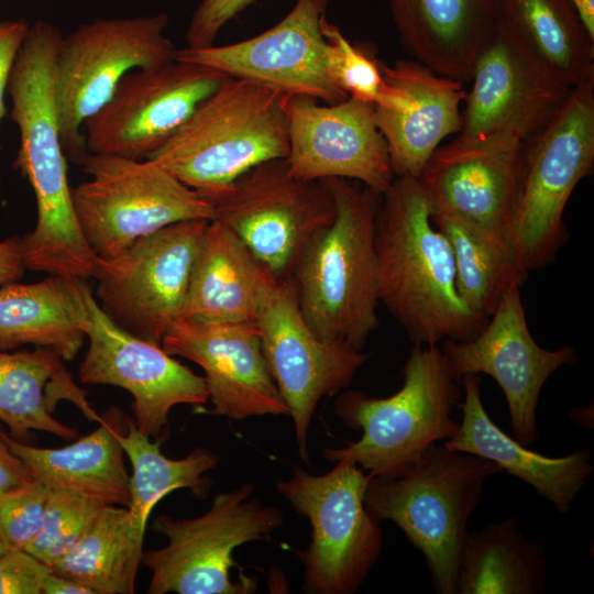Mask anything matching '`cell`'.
<instances>
[{"label":"cell","mask_w":594,"mask_h":594,"mask_svg":"<svg viewBox=\"0 0 594 594\" xmlns=\"http://www.w3.org/2000/svg\"><path fill=\"white\" fill-rule=\"evenodd\" d=\"M62 37L48 21L30 24L8 85L10 117L20 133L14 167L31 184L37 210L35 228L21 244L28 270L87 280L95 276L98 256L74 210L61 138L54 67Z\"/></svg>","instance_id":"cell-1"},{"label":"cell","mask_w":594,"mask_h":594,"mask_svg":"<svg viewBox=\"0 0 594 594\" xmlns=\"http://www.w3.org/2000/svg\"><path fill=\"white\" fill-rule=\"evenodd\" d=\"M375 249L378 300L413 344L469 340L488 320L461 298L451 246L417 178L395 177L382 194Z\"/></svg>","instance_id":"cell-2"},{"label":"cell","mask_w":594,"mask_h":594,"mask_svg":"<svg viewBox=\"0 0 594 594\" xmlns=\"http://www.w3.org/2000/svg\"><path fill=\"white\" fill-rule=\"evenodd\" d=\"M322 180L333 194L336 217L310 242L292 278L310 330L322 341L362 350L380 326L375 228L382 194L352 179Z\"/></svg>","instance_id":"cell-3"},{"label":"cell","mask_w":594,"mask_h":594,"mask_svg":"<svg viewBox=\"0 0 594 594\" xmlns=\"http://www.w3.org/2000/svg\"><path fill=\"white\" fill-rule=\"evenodd\" d=\"M286 96L227 77L148 158L212 204L251 167L287 156Z\"/></svg>","instance_id":"cell-4"},{"label":"cell","mask_w":594,"mask_h":594,"mask_svg":"<svg viewBox=\"0 0 594 594\" xmlns=\"http://www.w3.org/2000/svg\"><path fill=\"white\" fill-rule=\"evenodd\" d=\"M461 397L460 382L450 374L442 349L414 344L395 394L377 398L355 389L339 393L336 416L362 436L322 454L329 461L355 463L372 477L403 475L430 446L455 435L459 424L451 414Z\"/></svg>","instance_id":"cell-5"},{"label":"cell","mask_w":594,"mask_h":594,"mask_svg":"<svg viewBox=\"0 0 594 594\" xmlns=\"http://www.w3.org/2000/svg\"><path fill=\"white\" fill-rule=\"evenodd\" d=\"M499 473L494 462L438 442L403 475L372 477L364 504L376 521H393L424 554L437 593L458 594L470 518L486 481Z\"/></svg>","instance_id":"cell-6"},{"label":"cell","mask_w":594,"mask_h":594,"mask_svg":"<svg viewBox=\"0 0 594 594\" xmlns=\"http://www.w3.org/2000/svg\"><path fill=\"white\" fill-rule=\"evenodd\" d=\"M593 164L594 78L572 87L559 111L525 144L508 246L527 273L553 262L564 245L566 202Z\"/></svg>","instance_id":"cell-7"},{"label":"cell","mask_w":594,"mask_h":594,"mask_svg":"<svg viewBox=\"0 0 594 594\" xmlns=\"http://www.w3.org/2000/svg\"><path fill=\"white\" fill-rule=\"evenodd\" d=\"M168 15L109 18L81 23L63 35L55 56L54 90L62 144L67 158L88 155L82 127L111 98L131 70L175 59L165 35Z\"/></svg>","instance_id":"cell-8"},{"label":"cell","mask_w":594,"mask_h":594,"mask_svg":"<svg viewBox=\"0 0 594 594\" xmlns=\"http://www.w3.org/2000/svg\"><path fill=\"white\" fill-rule=\"evenodd\" d=\"M372 475L349 461L326 474L295 466L276 487L311 525L309 546L297 552L306 592L352 594L365 581L383 547L380 522L367 512L365 491Z\"/></svg>","instance_id":"cell-9"},{"label":"cell","mask_w":594,"mask_h":594,"mask_svg":"<svg viewBox=\"0 0 594 594\" xmlns=\"http://www.w3.org/2000/svg\"><path fill=\"white\" fill-rule=\"evenodd\" d=\"M254 484L244 483L218 494L207 513L174 519L157 516L152 529L167 539L161 549L142 553L141 563L151 572L147 594H248L256 588L255 578L233 582L230 569L237 565L233 550L267 538L278 529L284 516L277 507L253 497Z\"/></svg>","instance_id":"cell-10"},{"label":"cell","mask_w":594,"mask_h":594,"mask_svg":"<svg viewBox=\"0 0 594 594\" xmlns=\"http://www.w3.org/2000/svg\"><path fill=\"white\" fill-rule=\"evenodd\" d=\"M81 165L90 179L72 188L73 206L98 257L175 222L215 219L210 201L150 158L88 153Z\"/></svg>","instance_id":"cell-11"},{"label":"cell","mask_w":594,"mask_h":594,"mask_svg":"<svg viewBox=\"0 0 594 594\" xmlns=\"http://www.w3.org/2000/svg\"><path fill=\"white\" fill-rule=\"evenodd\" d=\"M212 205L213 220L230 229L278 279L293 276L337 211L327 183L292 175L286 157L251 167Z\"/></svg>","instance_id":"cell-12"},{"label":"cell","mask_w":594,"mask_h":594,"mask_svg":"<svg viewBox=\"0 0 594 594\" xmlns=\"http://www.w3.org/2000/svg\"><path fill=\"white\" fill-rule=\"evenodd\" d=\"M209 221L175 222L113 256L98 257L95 298L105 315L127 332L162 345L180 319Z\"/></svg>","instance_id":"cell-13"},{"label":"cell","mask_w":594,"mask_h":594,"mask_svg":"<svg viewBox=\"0 0 594 594\" xmlns=\"http://www.w3.org/2000/svg\"><path fill=\"white\" fill-rule=\"evenodd\" d=\"M262 351L293 418L298 453L309 462L308 430L319 402L339 394L371 358L343 341L320 340L307 326L292 277L264 293L255 318Z\"/></svg>","instance_id":"cell-14"},{"label":"cell","mask_w":594,"mask_h":594,"mask_svg":"<svg viewBox=\"0 0 594 594\" xmlns=\"http://www.w3.org/2000/svg\"><path fill=\"white\" fill-rule=\"evenodd\" d=\"M458 139L537 135L568 98L565 84L499 16L479 51Z\"/></svg>","instance_id":"cell-15"},{"label":"cell","mask_w":594,"mask_h":594,"mask_svg":"<svg viewBox=\"0 0 594 594\" xmlns=\"http://www.w3.org/2000/svg\"><path fill=\"white\" fill-rule=\"evenodd\" d=\"M227 77L177 59L129 72L109 101L85 121L88 152L148 158Z\"/></svg>","instance_id":"cell-16"},{"label":"cell","mask_w":594,"mask_h":594,"mask_svg":"<svg viewBox=\"0 0 594 594\" xmlns=\"http://www.w3.org/2000/svg\"><path fill=\"white\" fill-rule=\"evenodd\" d=\"M442 351L452 377L486 374L503 391L514 439L526 446L538 437L537 408L543 385L552 373L579 361L569 344L541 348L525 316L520 286L510 287L483 328L464 341L444 340Z\"/></svg>","instance_id":"cell-17"},{"label":"cell","mask_w":594,"mask_h":594,"mask_svg":"<svg viewBox=\"0 0 594 594\" xmlns=\"http://www.w3.org/2000/svg\"><path fill=\"white\" fill-rule=\"evenodd\" d=\"M85 295L90 319L89 345L79 366V381L128 391L133 397L138 429L164 441L173 407L183 404L201 407L207 403L204 377L175 360L162 345L117 326L100 309L89 285Z\"/></svg>","instance_id":"cell-18"},{"label":"cell","mask_w":594,"mask_h":594,"mask_svg":"<svg viewBox=\"0 0 594 594\" xmlns=\"http://www.w3.org/2000/svg\"><path fill=\"white\" fill-rule=\"evenodd\" d=\"M526 142L497 134L440 145L417 178L431 215L457 217L508 246Z\"/></svg>","instance_id":"cell-19"},{"label":"cell","mask_w":594,"mask_h":594,"mask_svg":"<svg viewBox=\"0 0 594 594\" xmlns=\"http://www.w3.org/2000/svg\"><path fill=\"white\" fill-rule=\"evenodd\" d=\"M329 0H295L274 26L251 38L222 46L184 47L175 59L211 67L287 96H306L328 105L349 98L330 79L324 62L321 20Z\"/></svg>","instance_id":"cell-20"},{"label":"cell","mask_w":594,"mask_h":594,"mask_svg":"<svg viewBox=\"0 0 594 594\" xmlns=\"http://www.w3.org/2000/svg\"><path fill=\"white\" fill-rule=\"evenodd\" d=\"M285 113L292 175L352 179L380 194L388 189L395 175L373 103L349 97L320 105L310 97L286 96Z\"/></svg>","instance_id":"cell-21"},{"label":"cell","mask_w":594,"mask_h":594,"mask_svg":"<svg viewBox=\"0 0 594 594\" xmlns=\"http://www.w3.org/2000/svg\"><path fill=\"white\" fill-rule=\"evenodd\" d=\"M162 348L204 370L212 414L234 420L289 415L268 370L255 322L179 319L164 336Z\"/></svg>","instance_id":"cell-22"},{"label":"cell","mask_w":594,"mask_h":594,"mask_svg":"<svg viewBox=\"0 0 594 594\" xmlns=\"http://www.w3.org/2000/svg\"><path fill=\"white\" fill-rule=\"evenodd\" d=\"M387 84L400 94L393 109L374 106V119L388 150L395 177L418 178L431 154L461 129L464 82L439 75L424 64L399 59L382 64Z\"/></svg>","instance_id":"cell-23"},{"label":"cell","mask_w":594,"mask_h":594,"mask_svg":"<svg viewBox=\"0 0 594 594\" xmlns=\"http://www.w3.org/2000/svg\"><path fill=\"white\" fill-rule=\"evenodd\" d=\"M461 383L462 420L455 435L443 442L450 450L487 459L548 501L557 512L566 514L587 483L593 465L587 450L551 458L542 455L507 436L488 416L481 398V377L466 374Z\"/></svg>","instance_id":"cell-24"},{"label":"cell","mask_w":594,"mask_h":594,"mask_svg":"<svg viewBox=\"0 0 594 594\" xmlns=\"http://www.w3.org/2000/svg\"><path fill=\"white\" fill-rule=\"evenodd\" d=\"M404 51L432 72L470 82L498 20L497 0H387Z\"/></svg>","instance_id":"cell-25"},{"label":"cell","mask_w":594,"mask_h":594,"mask_svg":"<svg viewBox=\"0 0 594 594\" xmlns=\"http://www.w3.org/2000/svg\"><path fill=\"white\" fill-rule=\"evenodd\" d=\"M276 279L230 229L210 220L180 319L254 322L264 293Z\"/></svg>","instance_id":"cell-26"},{"label":"cell","mask_w":594,"mask_h":594,"mask_svg":"<svg viewBox=\"0 0 594 594\" xmlns=\"http://www.w3.org/2000/svg\"><path fill=\"white\" fill-rule=\"evenodd\" d=\"M87 286V280L65 275L0 286V350L31 344L72 361L90 326Z\"/></svg>","instance_id":"cell-27"},{"label":"cell","mask_w":594,"mask_h":594,"mask_svg":"<svg viewBox=\"0 0 594 594\" xmlns=\"http://www.w3.org/2000/svg\"><path fill=\"white\" fill-rule=\"evenodd\" d=\"M63 358L48 348L8 352L0 350V420L16 440L32 430L63 439H76L77 429L57 420V403H74L90 420H101L64 365Z\"/></svg>","instance_id":"cell-28"},{"label":"cell","mask_w":594,"mask_h":594,"mask_svg":"<svg viewBox=\"0 0 594 594\" xmlns=\"http://www.w3.org/2000/svg\"><path fill=\"white\" fill-rule=\"evenodd\" d=\"M110 414L96 430L63 448H36L0 433L33 479L48 488L78 491L107 505L129 507L130 476L117 438L120 414L112 408Z\"/></svg>","instance_id":"cell-29"},{"label":"cell","mask_w":594,"mask_h":594,"mask_svg":"<svg viewBox=\"0 0 594 594\" xmlns=\"http://www.w3.org/2000/svg\"><path fill=\"white\" fill-rule=\"evenodd\" d=\"M547 557L527 539L515 517L468 534L458 576V594H542Z\"/></svg>","instance_id":"cell-30"},{"label":"cell","mask_w":594,"mask_h":594,"mask_svg":"<svg viewBox=\"0 0 594 594\" xmlns=\"http://www.w3.org/2000/svg\"><path fill=\"white\" fill-rule=\"evenodd\" d=\"M145 529L124 506L106 505L79 541L52 572L95 594H131L141 564Z\"/></svg>","instance_id":"cell-31"},{"label":"cell","mask_w":594,"mask_h":594,"mask_svg":"<svg viewBox=\"0 0 594 594\" xmlns=\"http://www.w3.org/2000/svg\"><path fill=\"white\" fill-rule=\"evenodd\" d=\"M498 16L570 87L594 78V40L569 0H497Z\"/></svg>","instance_id":"cell-32"},{"label":"cell","mask_w":594,"mask_h":594,"mask_svg":"<svg viewBox=\"0 0 594 594\" xmlns=\"http://www.w3.org/2000/svg\"><path fill=\"white\" fill-rule=\"evenodd\" d=\"M453 254L458 292L468 307L488 319L504 294L527 277L510 250L476 227L450 215H431Z\"/></svg>","instance_id":"cell-33"},{"label":"cell","mask_w":594,"mask_h":594,"mask_svg":"<svg viewBox=\"0 0 594 594\" xmlns=\"http://www.w3.org/2000/svg\"><path fill=\"white\" fill-rule=\"evenodd\" d=\"M127 426V433L120 430L117 438L132 465L128 508L141 528L146 530L155 505L175 490L188 488L198 498L207 496L212 482L205 474L218 464L216 453L196 448L182 459H170L161 452L163 440L152 441L131 419Z\"/></svg>","instance_id":"cell-34"},{"label":"cell","mask_w":594,"mask_h":594,"mask_svg":"<svg viewBox=\"0 0 594 594\" xmlns=\"http://www.w3.org/2000/svg\"><path fill=\"white\" fill-rule=\"evenodd\" d=\"M321 32L326 68L332 82L349 97L375 107H391L396 92L383 77L382 63L366 48L352 44L326 15Z\"/></svg>","instance_id":"cell-35"},{"label":"cell","mask_w":594,"mask_h":594,"mask_svg":"<svg viewBox=\"0 0 594 594\" xmlns=\"http://www.w3.org/2000/svg\"><path fill=\"white\" fill-rule=\"evenodd\" d=\"M106 505L78 491L50 488L42 528L25 550L52 566L79 541Z\"/></svg>","instance_id":"cell-36"},{"label":"cell","mask_w":594,"mask_h":594,"mask_svg":"<svg viewBox=\"0 0 594 594\" xmlns=\"http://www.w3.org/2000/svg\"><path fill=\"white\" fill-rule=\"evenodd\" d=\"M48 494L36 480L0 492V540L6 550H25L38 534Z\"/></svg>","instance_id":"cell-37"},{"label":"cell","mask_w":594,"mask_h":594,"mask_svg":"<svg viewBox=\"0 0 594 594\" xmlns=\"http://www.w3.org/2000/svg\"><path fill=\"white\" fill-rule=\"evenodd\" d=\"M51 566L26 550H6L0 554V594H42Z\"/></svg>","instance_id":"cell-38"},{"label":"cell","mask_w":594,"mask_h":594,"mask_svg":"<svg viewBox=\"0 0 594 594\" xmlns=\"http://www.w3.org/2000/svg\"><path fill=\"white\" fill-rule=\"evenodd\" d=\"M254 0H200L186 30L188 47L213 45L221 29Z\"/></svg>","instance_id":"cell-39"},{"label":"cell","mask_w":594,"mask_h":594,"mask_svg":"<svg viewBox=\"0 0 594 594\" xmlns=\"http://www.w3.org/2000/svg\"><path fill=\"white\" fill-rule=\"evenodd\" d=\"M29 29L30 23L24 19L0 20V122L6 113L10 74Z\"/></svg>","instance_id":"cell-40"},{"label":"cell","mask_w":594,"mask_h":594,"mask_svg":"<svg viewBox=\"0 0 594 594\" xmlns=\"http://www.w3.org/2000/svg\"><path fill=\"white\" fill-rule=\"evenodd\" d=\"M33 480L26 464L11 451L0 433V492Z\"/></svg>","instance_id":"cell-41"},{"label":"cell","mask_w":594,"mask_h":594,"mask_svg":"<svg viewBox=\"0 0 594 594\" xmlns=\"http://www.w3.org/2000/svg\"><path fill=\"white\" fill-rule=\"evenodd\" d=\"M26 270L20 237L0 242V286L16 282Z\"/></svg>","instance_id":"cell-42"},{"label":"cell","mask_w":594,"mask_h":594,"mask_svg":"<svg viewBox=\"0 0 594 594\" xmlns=\"http://www.w3.org/2000/svg\"><path fill=\"white\" fill-rule=\"evenodd\" d=\"M42 594H95L90 588L68 578L51 572L44 580Z\"/></svg>","instance_id":"cell-43"},{"label":"cell","mask_w":594,"mask_h":594,"mask_svg":"<svg viewBox=\"0 0 594 594\" xmlns=\"http://www.w3.org/2000/svg\"><path fill=\"white\" fill-rule=\"evenodd\" d=\"M574 7L582 24L594 40V0H569Z\"/></svg>","instance_id":"cell-44"},{"label":"cell","mask_w":594,"mask_h":594,"mask_svg":"<svg viewBox=\"0 0 594 594\" xmlns=\"http://www.w3.org/2000/svg\"><path fill=\"white\" fill-rule=\"evenodd\" d=\"M593 406L585 408H574L570 411L569 417L572 422L578 424L579 426L593 429L590 424L593 426Z\"/></svg>","instance_id":"cell-45"},{"label":"cell","mask_w":594,"mask_h":594,"mask_svg":"<svg viewBox=\"0 0 594 594\" xmlns=\"http://www.w3.org/2000/svg\"><path fill=\"white\" fill-rule=\"evenodd\" d=\"M6 551V548L3 547L1 540H0V554L3 553Z\"/></svg>","instance_id":"cell-46"}]
</instances>
